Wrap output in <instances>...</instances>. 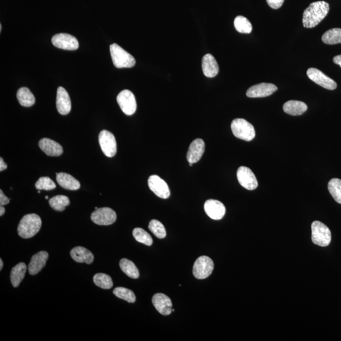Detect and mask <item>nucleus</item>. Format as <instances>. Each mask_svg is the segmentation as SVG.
Segmentation results:
<instances>
[{
  "label": "nucleus",
  "instance_id": "nucleus-1",
  "mask_svg": "<svg viewBox=\"0 0 341 341\" xmlns=\"http://www.w3.org/2000/svg\"><path fill=\"white\" fill-rule=\"evenodd\" d=\"M329 4L326 1L313 2L304 11L303 24L305 28H313L328 14Z\"/></svg>",
  "mask_w": 341,
  "mask_h": 341
},
{
  "label": "nucleus",
  "instance_id": "nucleus-2",
  "mask_svg": "<svg viewBox=\"0 0 341 341\" xmlns=\"http://www.w3.org/2000/svg\"><path fill=\"white\" fill-rule=\"evenodd\" d=\"M42 226V220L40 216L35 213L27 214L20 220L18 226V234L24 239L31 238L40 231Z\"/></svg>",
  "mask_w": 341,
  "mask_h": 341
},
{
  "label": "nucleus",
  "instance_id": "nucleus-3",
  "mask_svg": "<svg viewBox=\"0 0 341 341\" xmlns=\"http://www.w3.org/2000/svg\"><path fill=\"white\" fill-rule=\"evenodd\" d=\"M110 53L113 64L118 68H131L135 65L134 57L116 43L110 45Z\"/></svg>",
  "mask_w": 341,
  "mask_h": 341
},
{
  "label": "nucleus",
  "instance_id": "nucleus-4",
  "mask_svg": "<svg viewBox=\"0 0 341 341\" xmlns=\"http://www.w3.org/2000/svg\"><path fill=\"white\" fill-rule=\"evenodd\" d=\"M232 132L239 139L251 141L256 136L254 127L247 120L236 118L231 123Z\"/></svg>",
  "mask_w": 341,
  "mask_h": 341
},
{
  "label": "nucleus",
  "instance_id": "nucleus-5",
  "mask_svg": "<svg viewBox=\"0 0 341 341\" xmlns=\"http://www.w3.org/2000/svg\"><path fill=\"white\" fill-rule=\"evenodd\" d=\"M331 232L322 222L316 220L311 224V240L318 246L326 247L331 242Z\"/></svg>",
  "mask_w": 341,
  "mask_h": 341
},
{
  "label": "nucleus",
  "instance_id": "nucleus-6",
  "mask_svg": "<svg viewBox=\"0 0 341 341\" xmlns=\"http://www.w3.org/2000/svg\"><path fill=\"white\" fill-rule=\"evenodd\" d=\"M213 267L214 264L212 259L207 256H200L193 265V276L198 279L208 278L212 274Z\"/></svg>",
  "mask_w": 341,
  "mask_h": 341
},
{
  "label": "nucleus",
  "instance_id": "nucleus-7",
  "mask_svg": "<svg viewBox=\"0 0 341 341\" xmlns=\"http://www.w3.org/2000/svg\"><path fill=\"white\" fill-rule=\"evenodd\" d=\"M99 142L102 152L107 157L113 158L117 151V141L112 133L108 130H102L99 135Z\"/></svg>",
  "mask_w": 341,
  "mask_h": 341
},
{
  "label": "nucleus",
  "instance_id": "nucleus-8",
  "mask_svg": "<svg viewBox=\"0 0 341 341\" xmlns=\"http://www.w3.org/2000/svg\"><path fill=\"white\" fill-rule=\"evenodd\" d=\"M117 102L123 112L125 115L131 116L136 110V102L135 95L129 90H124L119 93L117 96Z\"/></svg>",
  "mask_w": 341,
  "mask_h": 341
},
{
  "label": "nucleus",
  "instance_id": "nucleus-9",
  "mask_svg": "<svg viewBox=\"0 0 341 341\" xmlns=\"http://www.w3.org/2000/svg\"><path fill=\"white\" fill-rule=\"evenodd\" d=\"M117 213L111 208H102L95 209L91 214V220L100 226H108L115 222Z\"/></svg>",
  "mask_w": 341,
  "mask_h": 341
},
{
  "label": "nucleus",
  "instance_id": "nucleus-10",
  "mask_svg": "<svg viewBox=\"0 0 341 341\" xmlns=\"http://www.w3.org/2000/svg\"><path fill=\"white\" fill-rule=\"evenodd\" d=\"M307 76L309 79L321 87L328 90H335L337 84L334 80L329 78L324 73L315 68H310L307 70Z\"/></svg>",
  "mask_w": 341,
  "mask_h": 341
},
{
  "label": "nucleus",
  "instance_id": "nucleus-11",
  "mask_svg": "<svg viewBox=\"0 0 341 341\" xmlns=\"http://www.w3.org/2000/svg\"><path fill=\"white\" fill-rule=\"evenodd\" d=\"M54 46L58 48L74 51L79 48V44L77 38L70 34L60 33L56 34L51 40Z\"/></svg>",
  "mask_w": 341,
  "mask_h": 341
},
{
  "label": "nucleus",
  "instance_id": "nucleus-12",
  "mask_svg": "<svg viewBox=\"0 0 341 341\" xmlns=\"http://www.w3.org/2000/svg\"><path fill=\"white\" fill-rule=\"evenodd\" d=\"M237 178L240 185L247 190H254L258 187V181L250 168L241 167L237 170Z\"/></svg>",
  "mask_w": 341,
  "mask_h": 341
},
{
  "label": "nucleus",
  "instance_id": "nucleus-13",
  "mask_svg": "<svg viewBox=\"0 0 341 341\" xmlns=\"http://www.w3.org/2000/svg\"><path fill=\"white\" fill-rule=\"evenodd\" d=\"M148 185L152 192L161 199H167L170 196V190L168 184L158 175H152L148 179Z\"/></svg>",
  "mask_w": 341,
  "mask_h": 341
},
{
  "label": "nucleus",
  "instance_id": "nucleus-14",
  "mask_svg": "<svg viewBox=\"0 0 341 341\" xmlns=\"http://www.w3.org/2000/svg\"><path fill=\"white\" fill-rule=\"evenodd\" d=\"M277 90V87L274 84L261 83L250 87L247 92V96L251 98L269 96Z\"/></svg>",
  "mask_w": 341,
  "mask_h": 341
},
{
  "label": "nucleus",
  "instance_id": "nucleus-15",
  "mask_svg": "<svg viewBox=\"0 0 341 341\" xmlns=\"http://www.w3.org/2000/svg\"><path fill=\"white\" fill-rule=\"evenodd\" d=\"M204 210L207 215L213 220H220L226 213V208L224 204L216 200L210 199L204 204Z\"/></svg>",
  "mask_w": 341,
  "mask_h": 341
},
{
  "label": "nucleus",
  "instance_id": "nucleus-16",
  "mask_svg": "<svg viewBox=\"0 0 341 341\" xmlns=\"http://www.w3.org/2000/svg\"><path fill=\"white\" fill-rule=\"evenodd\" d=\"M152 303L157 310L163 315H169L172 312L171 300L163 293H157L152 297Z\"/></svg>",
  "mask_w": 341,
  "mask_h": 341
},
{
  "label": "nucleus",
  "instance_id": "nucleus-17",
  "mask_svg": "<svg viewBox=\"0 0 341 341\" xmlns=\"http://www.w3.org/2000/svg\"><path fill=\"white\" fill-rule=\"evenodd\" d=\"M56 108L58 113L62 115H67L71 111L72 103L69 94L62 87H58L57 90Z\"/></svg>",
  "mask_w": 341,
  "mask_h": 341
},
{
  "label": "nucleus",
  "instance_id": "nucleus-18",
  "mask_svg": "<svg viewBox=\"0 0 341 341\" xmlns=\"http://www.w3.org/2000/svg\"><path fill=\"white\" fill-rule=\"evenodd\" d=\"M205 152V143L201 138H197L193 141L190 145L189 149L186 154V159L188 163H196L199 162Z\"/></svg>",
  "mask_w": 341,
  "mask_h": 341
},
{
  "label": "nucleus",
  "instance_id": "nucleus-19",
  "mask_svg": "<svg viewBox=\"0 0 341 341\" xmlns=\"http://www.w3.org/2000/svg\"><path fill=\"white\" fill-rule=\"evenodd\" d=\"M48 257V253L45 251L40 252L34 255L29 264V274L33 276L38 274L44 267Z\"/></svg>",
  "mask_w": 341,
  "mask_h": 341
},
{
  "label": "nucleus",
  "instance_id": "nucleus-20",
  "mask_svg": "<svg viewBox=\"0 0 341 341\" xmlns=\"http://www.w3.org/2000/svg\"><path fill=\"white\" fill-rule=\"evenodd\" d=\"M39 146L46 155L49 156H60L63 152L61 145L49 138H43L39 142Z\"/></svg>",
  "mask_w": 341,
  "mask_h": 341
},
{
  "label": "nucleus",
  "instance_id": "nucleus-21",
  "mask_svg": "<svg viewBox=\"0 0 341 341\" xmlns=\"http://www.w3.org/2000/svg\"><path fill=\"white\" fill-rule=\"evenodd\" d=\"M202 70L205 76L213 78L217 76L219 70V65L212 54H206L202 58Z\"/></svg>",
  "mask_w": 341,
  "mask_h": 341
},
{
  "label": "nucleus",
  "instance_id": "nucleus-22",
  "mask_svg": "<svg viewBox=\"0 0 341 341\" xmlns=\"http://www.w3.org/2000/svg\"><path fill=\"white\" fill-rule=\"evenodd\" d=\"M70 256L77 262L90 264L94 261V256L92 252L83 247L74 248L70 252Z\"/></svg>",
  "mask_w": 341,
  "mask_h": 341
},
{
  "label": "nucleus",
  "instance_id": "nucleus-23",
  "mask_svg": "<svg viewBox=\"0 0 341 341\" xmlns=\"http://www.w3.org/2000/svg\"><path fill=\"white\" fill-rule=\"evenodd\" d=\"M56 181L61 187L69 190H79L81 184L74 177L65 172H60L56 174Z\"/></svg>",
  "mask_w": 341,
  "mask_h": 341
},
{
  "label": "nucleus",
  "instance_id": "nucleus-24",
  "mask_svg": "<svg viewBox=\"0 0 341 341\" xmlns=\"http://www.w3.org/2000/svg\"><path fill=\"white\" fill-rule=\"evenodd\" d=\"M308 109V106L303 102L299 101H289L283 106L284 112L292 116L303 115Z\"/></svg>",
  "mask_w": 341,
  "mask_h": 341
},
{
  "label": "nucleus",
  "instance_id": "nucleus-25",
  "mask_svg": "<svg viewBox=\"0 0 341 341\" xmlns=\"http://www.w3.org/2000/svg\"><path fill=\"white\" fill-rule=\"evenodd\" d=\"M27 265L20 262L12 268L10 274V280L13 287L17 288L24 279L27 271Z\"/></svg>",
  "mask_w": 341,
  "mask_h": 341
},
{
  "label": "nucleus",
  "instance_id": "nucleus-26",
  "mask_svg": "<svg viewBox=\"0 0 341 341\" xmlns=\"http://www.w3.org/2000/svg\"><path fill=\"white\" fill-rule=\"evenodd\" d=\"M17 97L20 105L22 106L31 107L35 104V97L28 88H20L18 90Z\"/></svg>",
  "mask_w": 341,
  "mask_h": 341
},
{
  "label": "nucleus",
  "instance_id": "nucleus-27",
  "mask_svg": "<svg viewBox=\"0 0 341 341\" xmlns=\"http://www.w3.org/2000/svg\"><path fill=\"white\" fill-rule=\"evenodd\" d=\"M120 268L122 271L130 278L137 279L139 277V271L133 261L127 258H123L120 261Z\"/></svg>",
  "mask_w": 341,
  "mask_h": 341
},
{
  "label": "nucleus",
  "instance_id": "nucleus-28",
  "mask_svg": "<svg viewBox=\"0 0 341 341\" xmlns=\"http://www.w3.org/2000/svg\"><path fill=\"white\" fill-rule=\"evenodd\" d=\"M322 40L326 44H341V29L334 28L330 29L322 36Z\"/></svg>",
  "mask_w": 341,
  "mask_h": 341
},
{
  "label": "nucleus",
  "instance_id": "nucleus-29",
  "mask_svg": "<svg viewBox=\"0 0 341 341\" xmlns=\"http://www.w3.org/2000/svg\"><path fill=\"white\" fill-rule=\"evenodd\" d=\"M49 206L56 211H63L66 207L69 206L70 200L65 195H56L51 198L49 201Z\"/></svg>",
  "mask_w": 341,
  "mask_h": 341
},
{
  "label": "nucleus",
  "instance_id": "nucleus-30",
  "mask_svg": "<svg viewBox=\"0 0 341 341\" xmlns=\"http://www.w3.org/2000/svg\"><path fill=\"white\" fill-rule=\"evenodd\" d=\"M234 26L236 31L243 34L251 33L253 29L251 22L243 16H238L235 18Z\"/></svg>",
  "mask_w": 341,
  "mask_h": 341
},
{
  "label": "nucleus",
  "instance_id": "nucleus-31",
  "mask_svg": "<svg viewBox=\"0 0 341 341\" xmlns=\"http://www.w3.org/2000/svg\"><path fill=\"white\" fill-rule=\"evenodd\" d=\"M93 281L95 285L104 290H110L113 287V283L112 279L108 275L103 273H98L93 277Z\"/></svg>",
  "mask_w": 341,
  "mask_h": 341
},
{
  "label": "nucleus",
  "instance_id": "nucleus-32",
  "mask_svg": "<svg viewBox=\"0 0 341 341\" xmlns=\"http://www.w3.org/2000/svg\"><path fill=\"white\" fill-rule=\"evenodd\" d=\"M328 189L330 193L339 204H341V180L338 178L332 179L329 182Z\"/></svg>",
  "mask_w": 341,
  "mask_h": 341
},
{
  "label": "nucleus",
  "instance_id": "nucleus-33",
  "mask_svg": "<svg viewBox=\"0 0 341 341\" xmlns=\"http://www.w3.org/2000/svg\"><path fill=\"white\" fill-rule=\"evenodd\" d=\"M133 236L138 242L142 243L147 246H151L152 243H153L151 235L144 229L140 228V227H136L133 229Z\"/></svg>",
  "mask_w": 341,
  "mask_h": 341
},
{
  "label": "nucleus",
  "instance_id": "nucleus-34",
  "mask_svg": "<svg viewBox=\"0 0 341 341\" xmlns=\"http://www.w3.org/2000/svg\"><path fill=\"white\" fill-rule=\"evenodd\" d=\"M114 295L120 299H124L129 303H134L136 301L135 293L128 289L118 287L113 291Z\"/></svg>",
  "mask_w": 341,
  "mask_h": 341
},
{
  "label": "nucleus",
  "instance_id": "nucleus-35",
  "mask_svg": "<svg viewBox=\"0 0 341 341\" xmlns=\"http://www.w3.org/2000/svg\"><path fill=\"white\" fill-rule=\"evenodd\" d=\"M149 230L159 239L165 238L167 236L165 227L158 220L152 219L149 224Z\"/></svg>",
  "mask_w": 341,
  "mask_h": 341
},
{
  "label": "nucleus",
  "instance_id": "nucleus-36",
  "mask_svg": "<svg viewBox=\"0 0 341 341\" xmlns=\"http://www.w3.org/2000/svg\"><path fill=\"white\" fill-rule=\"evenodd\" d=\"M38 190H51L56 188L55 183L49 177H42L35 184Z\"/></svg>",
  "mask_w": 341,
  "mask_h": 341
},
{
  "label": "nucleus",
  "instance_id": "nucleus-37",
  "mask_svg": "<svg viewBox=\"0 0 341 341\" xmlns=\"http://www.w3.org/2000/svg\"><path fill=\"white\" fill-rule=\"evenodd\" d=\"M284 0H267L268 4L270 7L273 9H279L281 8L284 3Z\"/></svg>",
  "mask_w": 341,
  "mask_h": 341
},
{
  "label": "nucleus",
  "instance_id": "nucleus-38",
  "mask_svg": "<svg viewBox=\"0 0 341 341\" xmlns=\"http://www.w3.org/2000/svg\"><path fill=\"white\" fill-rule=\"evenodd\" d=\"M9 202H10V199H8V197L4 195L2 190H0V204H1V206L7 205L9 204Z\"/></svg>",
  "mask_w": 341,
  "mask_h": 341
},
{
  "label": "nucleus",
  "instance_id": "nucleus-39",
  "mask_svg": "<svg viewBox=\"0 0 341 341\" xmlns=\"http://www.w3.org/2000/svg\"><path fill=\"white\" fill-rule=\"evenodd\" d=\"M7 165L4 162L3 158H0V171H3V170L7 168Z\"/></svg>",
  "mask_w": 341,
  "mask_h": 341
},
{
  "label": "nucleus",
  "instance_id": "nucleus-40",
  "mask_svg": "<svg viewBox=\"0 0 341 341\" xmlns=\"http://www.w3.org/2000/svg\"><path fill=\"white\" fill-rule=\"evenodd\" d=\"M333 61L334 63L340 65L341 68V55L336 56L334 57Z\"/></svg>",
  "mask_w": 341,
  "mask_h": 341
},
{
  "label": "nucleus",
  "instance_id": "nucleus-41",
  "mask_svg": "<svg viewBox=\"0 0 341 341\" xmlns=\"http://www.w3.org/2000/svg\"><path fill=\"white\" fill-rule=\"evenodd\" d=\"M4 213H5V209H4L3 206H1L0 207V215H3Z\"/></svg>",
  "mask_w": 341,
  "mask_h": 341
},
{
  "label": "nucleus",
  "instance_id": "nucleus-42",
  "mask_svg": "<svg viewBox=\"0 0 341 341\" xmlns=\"http://www.w3.org/2000/svg\"><path fill=\"white\" fill-rule=\"evenodd\" d=\"M3 260H2V259H0V270H2L3 269Z\"/></svg>",
  "mask_w": 341,
  "mask_h": 341
},
{
  "label": "nucleus",
  "instance_id": "nucleus-43",
  "mask_svg": "<svg viewBox=\"0 0 341 341\" xmlns=\"http://www.w3.org/2000/svg\"><path fill=\"white\" fill-rule=\"evenodd\" d=\"M189 165L190 166V167H192V166H193V163H189Z\"/></svg>",
  "mask_w": 341,
  "mask_h": 341
},
{
  "label": "nucleus",
  "instance_id": "nucleus-44",
  "mask_svg": "<svg viewBox=\"0 0 341 341\" xmlns=\"http://www.w3.org/2000/svg\"><path fill=\"white\" fill-rule=\"evenodd\" d=\"M1 30H2V26H1V25H0V31H1Z\"/></svg>",
  "mask_w": 341,
  "mask_h": 341
},
{
  "label": "nucleus",
  "instance_id": "nucleus-45",
  "mask_svg": "<svg viewBox=\"0 0 341 341\" xmlns=\"http://www.w3.org/2000/svg\"><path fill=\"white\" fill-rule=\"evenodd\" d=\"M48 198H49V197H47V196H45V199H48Z\"/></svg>",
  "mask_w": 341,
  "mask_h": 341
},
{
  "label": "nucleus",
  "instance_id": "nucleus-46",
  "mask_svg": "<svg viewBox=\"0 0 341 341\" xmlns=\"http://www.w3.org/2000/svg\"><path fill=\"white\" fill-rule=\"evenodd\" d=\"M172 311H174V309H172Z\"/></svg>",
  "mask_w": 341,
  "mask_h": 341
}]
</instances>
